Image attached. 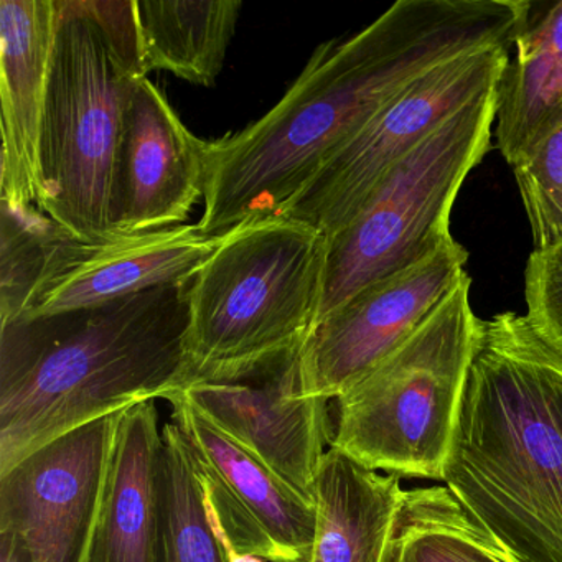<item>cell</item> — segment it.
I'll list each match as a JSON object with an SVG mask.
<instances>
[{
  "label": "cell",
  "instance_id": "obj_1",
  "mask_svg": "<svg viewBox=\"0 0 562 562\" xmlns=\"http://www.w3.org/2000/svg\"><path fill=\"white\" fill-rule=\"evenodd\" d=\"M529 0H400L370 25L315 48L282 100L209 143L203 235L279 215L374 114L443 61L515 47Z\"/></svg>",
  "mask_w": 562,
  "mask_h": 562
},
{
  "label": "cell",
  "instance_id": "obj_2",
  "mask_svg": "<svg viewBox=\"0 0 562 562\" xmlns=\"http://www.w3.org/2000/svg\"><path fill=\"white\" fill-rule=\"evenodd\" d=\"M442 482L513 562H562V355L526 315L480 318Z\"/></svg>",
  "mask_w": 562,
  "mask_h": 562
},
{
  "label": "cell",
  "instance_id": "obj_3",
  "mask_svg": "<svg viewBox=\"0 0 562 562\" xmlns=\"http://www.w3.org/2000/svg\"><path fill=\"white\" fill-rule=\"evenodd\" d=\"M189 284L0 324V473L78 427L179 391Z\"/></svg>",
  "mask_w": 562,
  "mask_h": 562
},
{
  "label": "cell",
  "instance_id": "obj_4",
  "mask_svg": "<svg viewBox=\"0 0 562 562\" xmlns=\"http://www.w3.org/2000/svg\"><path fill=\"white\" fill-rule=\"evenodd\" d=\"M325 261L324 233L291 216L249 220L220 236L187 291L183 384L302 350Z\"/></svg>",
  "mask_w": 562,
  "mask_h": 562
},
{
  "label": "cell",
  "instance_id": "obj_5",
  "mask_svg": "<svg viewBox=\"0 0 562 562\" xmlns=\"http://www.w3.org/2000/svg\"><path fill=\"white\" fill-rule=\"evenodd\" d=\"M472 279L335 400L331 447L367 469L442 480L479 337Z\"/></svg>",
  "mask_w": 562,
  "mask_h": 562
},
{
  "label": "cell",
  "instance_id": "obj_6",
  "mask_svg": "<svg viewBox=\"0 0 562 562\" xmlns=\"http://www.w3.org/2000/svg\"><path fill=\"white\" fill-rule=\"evenodd\" d=\"M495 120L493 88L397 162L358 215L327 239L315 325L368 285L417 265L452 239L450 212L463 180L492 149Z\"/></svg>",
  "mask_w": 562,
  "mask_h": 562
},
{
  "label": "cell",
  "instance_id": "obj_7",
  "mask_svg": "<svg viewBox=\"0 0 562 562\" xmlns=\"http://www.w3.org/2000/svg\"><path fill=\"white\" fill-rule=\"evenodd\" d=\"M57 9L41 147L44 213L71 238H106L114 154L137 78L117 64L81 0H57Z\"/></svg>",
  "mask_w": 562,
  "mask_h": 562
},
{
  "label": "cell",
  "instance_id": "obj_8",
  "mask_svg": "<svg viewBox=\"0 0 562 562\" xmlns=\"http://www.w3.org/2000/svg\"><path fill=\"white\" fill-rule=\"evenodd\" d=\"M509 52H470L420 75L338 149L279 215L334 238L397 162L470 101L498 87Z\"/></svg>",
  "mask_w": 562,
  "mask_h": 562
},
{
  "label": "cell",
  "instance_id": "obj_9",
  "mask_svg": "<svg viewBox=\"0 0 562 562\" xmlns=\"http://www.w3.org/2000/svg\"><path fill=\"white\" fill-rule=\"evenodd\" d=\"M123 413L78 427L0 473V535L32 562H88Z\"/></svg>",
  "mask_w": 562,
  "mask_h": 562
},
{
  "label": "cell",
  "instance_id": "obj_10",
  "mask_svg": "<svg viewBox=\"0 0 562 562\" xmlns=\"http://www.w3.org/2000/svg\"><path fill=\"white\" fill-rule=\"evenodd\" d=\"M173 394L314 502L315 476L331 447L334 423L330 401L307 397L302 390L301 350L196 378Z\"/></svg>",
  "mask_w": 562,
  "mask_h": 562
},
{
  "label": "cell",
  "instance_id": "obj_11",
  "mask_svg": "<svg viewBox=\"0 0 562 562\" xmlns=\"http://www.w3.org/2000/svg\"><path fill=\"white\" fill-rule=\"evenodd\" d=\"M173 424L182 430L202 485L210 525L223 544L268 562H311L315 505L239 446L179 394Z\"/></svg>",
  "mask_w": 562,
  "mask_h": 562
},
{
  "label": "cell",
  "instance_id": "obj_12",
  "mask_svg": "<svg viewBox=\"0 0 562 562\" xmlns=\"http://www.w3.org/2000/svg\"><path fill=\"white\" fill-rule=\"evenodd\" d=\"M469 251L456 239L417 265L368 285L315 325L301 350L307 397L337 400L400 347L467 274Z\"/></svg>",
  "mask_w": 562,
  "mask_h": 562
},
{
  "label": "cell",
  "instance_id": "obj_13",
  "mask_svg": "<svg viewBox=\"0 0 562 562\" xmlns=\"http://www.w3.org/2000/svg\"><path fill=\"white\" fill-rule=\"evenodd\" d=\"M209 143L190 133L159 87L140 78L124 108L111 176V235L173 228L205 196Z\"/></svg>",
  "mask_w": 562,
  "mask_h": 562
},
{
  "label": "cell",
  "instance_id": "obj_14",
  "mask_svg": "<svg viewBox=\"0 0 562 562\" xmlns=\"http://www.w3.org/2000/svg\"><path fill=\"white\" fill-rule=\"evenodd\" d=\"M218 241L203 235L199 225L101 239L71 238L58 229L21 318L100 307L149 289L192 281Z\"/></svg>",
  "mask_w": 562,
  "mask_h": 562
},
{
  "label": "cell",
  "instance_id": "obj_15",
  "mask_svg": "<svg viewBox=\"0 0 562 562\" xmlns=\"http://www.w3.org/2000/svg\"><path fill=\"white\" fill-rule=\"evenodd\" d=\"M57 24V0H0V202L42 213V133Z\"/></svg>",
  "mask_w": 562,
  "mask_h": 562
},
{
  "label": "cell",
  "instance_id": "obj_16",
  "mask_svg": "<svg viewBox=\"0 0 562 562\" xmlns=\"http://www.w3.org/2000/svg\"><path fill=\"white\" fill-rule=\"evenodd\" d=\"M162 443L154 401L124 411L88 562H157Z\"/></svg>",
  "mask_w": 562,
  "mask_h": 562
},
{
  "label": "cell",
  "instance_id": "obj_17",
  "mask_svg": "<svg viewBox=\"0 0 562 562\" xmlns=\"http://www.w3.org/2000/svg\"><path fill=\"white\" fill-rule=\"evenodd\" d=\"M400 480L330 447L312 492L317 525L311 562H391L406 496Z\"/></svg>",
  "mask_w": 562,
  "mask_h": 562
},
{
  "label": "cell",
  "instance_id": "obj_18",
  "mask_svg": "<svg viewBox=\"0 0 562 562\" xmlns=\"http://www.w3.org/2000/svg\"><path fill=\"white\" fill-rule=\"evenodd\" d=\"M496 87V149L515 167L562 126V0L532 2Z\"/></svg>",
  "mask_w": 562,
  "mask_h": 562
},
{
  "label": "cell",
  "instance_id": "obj_19",
  "mask_svg": "<svg viewBox=\"0 0 562 562\" xmlns=\"http://www.w3.org/2000/svg\"><path fill=\"white\" fill-rule=\"evenodd\" d=\"M241 0H137L147 74L169 71L199 87L222 74Z\"/></svg>",
  "mask_w": 562,
  "mask_h": 562
},
{
  "label": "cell",
  "instance_id": "obj_20",
  "mask_svg": "<svg viewBox=\"0 0 562 562\" xmlns=\"http://www.w3.org/2000/svg\"><path fill=\"white\" fill-rule=\"evenodd\" d=\"M391 562H509V559L443 485L406 492Z\"/></svg>",
  "mask_w": 562,
  "mask_h": 562
},
{
  "label": "cell",
  "instance_id": "obj_21",
  "mask_svg": "<svg viewBox=\"0 0 562 562\" xmlns=\"http://www.w3.org/2000/svg\"><path fill=\"white\" fill-rule=\"evenodd\" d=\"M159 463L157 562H225L182 430L166 424Z\"/></svg>",
  "mask_w": 562,
  "mask_h": 562
},
{
  "label": "cell",
  "instance_id": "obj_22",
  "mask_svg": "<svg viewBox=\"0 0 562 562\" xmlns=\"http://www.w3.org/2000/svg\"><path fill=\"white\" fill-rule=\"evenodd\" d=\"M0 203V324H5L24 315L60 228L38 209Z\"/></svg>",
  "mask_w": 562,
  "mask_h": 562
},
{
  "label": "cell",
  "instance_id": "obj_23",
  "mask_svg": "<svg viewBox=\"0 0 562 562\" xmlns=\"http://www.w3.org/2000/svg\"><path fill=\"white\" fill-rule=\"evenodd\" d=\"M535 251L562 245V126L513 167Z\"/></svg>",
  "mask_w": 562,
  "mask_h": 562
},
{
  "label": "cell",
  "instance_id": "obj_24",
  "mask_svg": "<svg viewBox=\"0 0 562 562\" xmlns=\"http://www.w3.org/2000/svg\"><path fill=\"white\" fill-rule=\"evenodd\" d=\"M525 299L532 330L562 355V245L529 255Z\"/></svg>",
  "mask_w": 562,
  "mask_h": 562
},
{
  "label": "cell",
  "instance_id": "obj_25",
  "mask_svg": "<svg viewBox=\"0 0 562 562\" xmlns=\"http://www.w3.org/2000/svg\"><path fill=\"white\" fill-rule=\"evenodd\" d=\"M88 14L103 32L104 41L117 64L131 77L147 78L144 58L143 34H140L137 0H81Z\"/></svg>",
  "mask_w": 562,
  "mask_h": 562
},
{
  "label": "cell",
  "instance_id": "obj_26",
  "mask_svg": "<svg viewBox=\"0 0 562 562\" xmlns=\"http://www.w3.org/2000/svg\"><path fill=\"white\" fill-rule=\"evenodd\" d=\"M0 562H32V559L14 536L0 535Z\"/></svg>",
  "mask_w": 562,
  "mask_h": 562
},
{
  "label": "cell",
  "instance_id": "obj_27",
  "mask_svg": "<svg viewBox=\"0 0 562 562\" xmlns=\"http://www.w3.org/2000/svg\"><path fill=\"white\" fill-rule=\"evenodd\" d=\"M220 544H222L225 562H268L266 559L259 558V555L238 552L232 544H223V542H220Z\"/></svg>",
  "mask_w": 562,
  "mask_h": 562
},
{
  "label": "cell",
  "instance_id": "obj_28",
  "mask_svg": "<svg viewBox=\"0 0 562 562\" xmlns=\"http://www.w3.org/2000/svg\"><path fill=\"white\" fill-rule=\"evenodd\" d=\"M506 555H508V554H506ZM508 559H509V555H508ZM509 562H513L512 559H509Z\"/></svg>",
  "mask_w": 562,
  "mask_h": 562
}]
</instances>
